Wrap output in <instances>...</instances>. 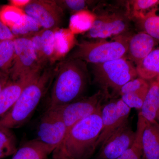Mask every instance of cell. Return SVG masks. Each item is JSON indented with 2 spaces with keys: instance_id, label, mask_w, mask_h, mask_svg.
Returning a JSON list of instances; mask_svg holds the SVG:
<instances>
[{
  "instance_id": "obj_4",
  "label": "cell",
  "mask_w": 159,
  "mask_h": 159,
  "mask_svg": "<svg viewBox=\"0 0 159 159\" xmlns=\"http://www.w3.org/2000/svg\"><path fill=\"white\" fill-rule=\"evenodd\" d=\"M93 11L95 20L86 34L89 38L104 39L130 34L132 18L129 4H97Z\"/></svg>"
},
{
  "instance_id": "obj_32",
  "label": "cell",
  "mask_w": 159,
  "mask_h": 159,
  "mask_svg": "<svg viewBox=\"0 0 159 159\" xmlns=\"http://www.w3.org/2000/svg\"><path fill=\"white\" fill-rule=\"evenodd\" d=\"M156 79L158 83L159 84V76H158V77H157V78H156Z\"/></svg>"
},
{
  "instance_id": "obj_20",
  "label": "cell",
  "mask_w": 159,
  "mask_h": 159,
  "mask_svg": "<svg viewBox=\"0 0 159 159\" xmlns=\"http://www.w3.org/2000/svg\"><path fill=\"white\" fill-rule=\"evenodd\" d=\"M41 27L37 22L26 14L10 28L16 37H29L40 31Z\"/></svg>"
},
{
  "instance_id": "obj_26",
  "label": "cell",
  "mask_w": 159,
  "mask_h": 159,
  "mask_svg": "<svg viewBox=\"0 0 159 159\" xmlns=\"http://www.w3.org/2000/svg\"><path fill=\"white\" fill-rule=\"evenodd\" d=\"M55 2L63 11L67 10L73 13L79 12L90 7L93 9L97 3V1L86 0H55Z\"/></svg>"
},
{
  "instance_id": "obj_23",
  "label": "cell",
  "mask_w": 159,
  "mask_h": 159,
  "mask_svg": "<svg viewBox=\"0 0 159 159\" xmlns=\"http://www.w3.org/2000/svg\"><path fill=\"white\" fill-rule=\"evenodd\" d=\"M15 57L13 40H6L0 43V70L9 74Z\"/></svg>"
},
{
  "instance_id": "obj_3",
  "label": "cell",
  "mask_w": 159,
  "mask_h": 159,
  "mask_svg": "<svg viewBox=\"0 0 159 159\" xmlns=\"http://www.w3.org/2000/svg\"><path fill=\"white\" fill-rule=\"evenodd\" d=\"M55 74V66L43 69L25 88L11 109L0 119V127L17 128L28 122L52 85Z\"/></svg>"
},
{
  "instance_id": "obj_5",
  "label": "cell",
  "mask_w": 159,
  "mask_h": 159,
  "mask_svg": "<svg viewBox=\"0 0 159 159\" xmlns=\"http://www.w3.org/2000/svg\"><path fill=\"white\" fill-rule=\"evenodd\" d=\"M93 73L106 99L119 96L122 87L138 77L136 66L126 57L94 64Z\"/></svg>"
},
{
  "instance_id": "obj_21",
  "label": "cell",
  "mask_w": 159,
  "mask_h": 159,
  "mask_svg": "<svg viewBox=\"0 0 159 159\" xmlns=\"http://www.w3.org/2000/svg\"><path fill=\"white\" fill-rule=\"evenodd\" d=\"M42 48L46 65L56 59L55 31L51 29L41 31Z\"/></svg>"
},
{
  "instance_id": "obj_22",
  "label": "cell",
  "mask_w": 159,
  "mask_h": 159,
  "mask_svg": "<svg viewBox=\"0 0 159 159\" xmlns=\"http://www.w3.org/2000/svg\"><path fill=\"white\" fill-rule=\"evenodd\" d=\"M17 150L16 138L11 129L0 127V159L13 155Z\"/></svg>"
},
{
  "instance_id": "obj_6",
  "label": "cell",
  "mask_w": 159,
  "mask_h": 159,
  "mask_svg": "<svg viewBox=\"0 0 159 159\" xmlns=\"http://www.w3.org/2000/svg\"><path fill=\"white\" fill-rule=\"evenodd\" d=\"M130 36L121 35L110 41H84L76 46L67 58L81 60L94 65L126 57Z\"/></svg>"
},
{
  "instance_id": "obj_27",
  "label": "cell",
  "mask_w": 159,
  "mask_h": 159,
  "mask_svg": "<svg viewBox=\"0 0 159 159\" xmlns=\"http://www.w3.org/2000/svg\"><path fill=\"white\" fill-rule=\"evenodd\" d=\"M24 14L23 10L19 8L11 6H5L0 11V20L10 28Z\"/></svg>"
},
{
  "instance_id": "obj_28",
  "label": "cell",
  "mask_w": 159,
  "mask_h": 159,
  "mask_svg": "<svg viewBox=\"0 0 159 159\" xmlns=\"http://www.w3.org/2000/svg\"><path fill=\"white\" fill-rule=\"evenodd\" d=\"M131 6L132 11L131 12V17L139 18L143 16V11L148 9H153L154 7L159 4L158 0H135L129 2Z\"/></svg>"
},
{
  "instance_id": "obj_7",
  "label": "cell",
  "mask_w": 159,
  "mask_h": 159,
  "mask_svg": "<svg viewBox=\"0 0 159 159\" xmlns=\"http://www.w3.org/2000/svg\"><path fill=\"white\" fill-rule=\"evenodd\" d=\"M104 100L105 96L100 90L90 97H83L65 105L47 109L53 110L59 115L68 131L77 122L96 112L101 108Z\"/></svg>"
},
{
  "instance_id": "obj_9",
  "label": "cell",
  "mask_w": 159,
  "mask_h": 159,
  "mask_svg": "<svg viewBox=\"0 0 159 159\" xmlns=\"http://www.w3.org/2000/svg\"><path fill=\"white\" fill-rule=\"evenodd\" d=\"M13 41L15 57L9 73L11 80H16L33 71L44 69L39 63L30 38L18 37Z\"/></svg>"
},
{
  "instance_id": "obj_31",
  "label": "cell",
  "mask_w": 159,
  "mask_h": 159,
  "mask_svg": "<svg viewBox=\"0 0 159 159\" xmlns=\"http://www.w3.org/2000/svg\"><path fill=\"white\" fill-rule=\"evenodd\" d=\"M30 1L31 0H11L9 2L11 6L18 8L21 7L24 9L30 2Z\"/></svg>"
},
{
  "instance_id": "obj_25",
  "label": "cell",
  "mask_w": 159,
  "mask_h": 159,
  "mask_svg": "<svg viewBox=\"0 0 159 159\" xmlns=\"http://www.w3.org/2000/svg\"><path fill=\"white\" fill-rule=\"evenodd\" d=\"M157 9L153 8L139 20L140 25L144 31L156 40L159 41V15L157 14Z\"/></svg>"
},
{
  "instance_id": "obj_2",
  "label": "cell",
  "mask_w": 159,
  "mask_h": 159,
  "mask_svg": "<svg viewBox=\"0 0 159 159\" xmlns=\"http://www.w3.org/2000/svg\"><path fill=\"white\" fill-rule=\"evenodd\" d=\"M102 107V106H101ZM101 107L75 124L52 152V159H89L97 148L102 128Z\"/></svg>"
},
{
  "instance_id": "obj_14",
  "label": "cell",
  "mask_w": 159,
  "mask_h": 159,
  "mask_svg": "<svg viewBox=\"0 0 159 159\" xmlns=\"http://www.w3.org/2000/svg\"><path fill=\"white\" fill-rule=\"evenodd\" d=\"M149 83L137 77L124 84L120 90L119 96L129 108L141 110L148 93Z\"/></svg>"
},
{
  "instance_id": "obj_16",
  "label": "cell",
  "mask_w": 159,
  "mask_h": 159,
  "mask_svg": "<svg viewBox=\"0 0 159 159\" xmlns=\"http://www.w3.org/2000/svg\"><path fill=\"white\" fill-rule=\"evenodd\" d=\"M142 145L143 159H159V123L144 119Z\"/></svg>"
},
{
  "instance_id": "obj_24",
  "label": "cell",
  "mask_w": 159,
  "mask_h": 159,
  "mask_svg": "<svg viewBox=\"0 0 159 159\" xmlns=\"http://www.w3.org/2000/svg\"><path fill=\"white\" fill-rule=\"evenodd\" d=\"M144 119L139 114L136 137L132 145L117 159H143L142 134Z\"/></svg>"
},
{
  "instance_id": "obj_10",
  "label": "cell",
  "mask_w": 159,
  "mask_h": 159,
  "mask_svg": "<svg viewBox=\"0 0 159 159\" xmlns=\"http://www.w3.org/2000/svg\"><path fill=\"white\" fill-rule=\"evenodd\" d=\"M23 10L43 29L54 30L58 28L64 16L63 9L52 0H31Z\"/></svg>"
},
{
  "instance_id": "obj_1",
  "label": "cell",
  "mask_w": 159,
  "mask_h": 159,
  "mask_svg": "<svg viewBox=\"0 0 159 159\" xmlns=\"http://www.w3.org/2000/svg\"><path fill=\"white\" fill-rule=\"evenodd\" d=\"M89 81L87 63L66 58L55 66L48 109H53L83 98Z\"/></svg>"
},
{
  "instance_id": "obj_18",
  "label": "cell",
  "mask_w": 159,
  "mask_h": 159,
  "mask_svg": "<svg viewBox=\"0 0 159 159\" xmlns=\"http://www.w3.org/2000/svg\"><path fill=\"white\" fill-rule=\"evenodd\" d=\"M53 150L37 139L26 142L18 149L11 159H48Z\"/></svg>"
},
{
  "instance_id": "obj_19",
  "label": "cell",
  "mask_w": 159,
  "mask_h": 159,
  "mask_svg": "<svg viewBox=\"0 0 159 159\" xmlns=\"http://www.w3.org/2000/svg\"><path fill=\"white\" fill-rule=\"evenodd\" d=\"M138 77L151 80L159 76V48L154 49L136 66Z\"/></svg>"
},
{
  "instance_id": "obj_30",
  "label": "cell",
  "mask_w": 159,
  "mask_h": 159,
  "mask_svg": "<svg viewBox=\"0 0 159 159\" xmlns=\"http://www.w3.org/2000/svg\"><path fill=\"white\" fill-rule=\"evenodd\" d=\"M9 74H6L0 70V95L3 89L6 86L8 81H9Z\"/></svg>"
},
{
  "instance_id": "obj_33",
  "label": "cell",
  "mask_w": 159,
  "mask_h": 159,
  "mask_svg": "<svg viewBox=\"0 0 159 159\" xmlns=\"http://www.w3.org/2000/svg\"><path fill=\"white\" fill-rule=\"evenodd\" d=\"M1 41H0V43H1Z\"/></svg>"
},
{
  "instance_id": "obj_13",
  "label": "cell",
  "mask_w": 159,
  "mask_h": 159,
  "mask_svg": "<svg viewBox=\"0 0 159 159\" xmlns=\"http://www.w3.org/2000/svg\"><path fill=\"white\" fill-rule=\"evenodd\" d=\"M43 70L33 71L16 80L9 79L0 95V119L11 109L25 88Z\"/></svg>"
},
{
  "instance_id": "obj_8",
  "label": "cell",
  "mask_w": 159,
  "mask_h": 159,
  "mask_svg": "<svg viewBox=\"0 0 159 159\" xmlns=\"http://www.w3.org/2000/svg\"><path fill=\"white\" fill-rule=\"evenodd\" d=\"M131 108L121 98H113L102 103L101 109L102 131L97 142V147L101 146L110 135L128 121Z\"/></svg>"
},
{
  "instance_id": "obj_11",
  "label": "cell",
  "mask_w": 159,
  "mask_h": 159,
  "mask_svg": "<svg viewBox=\"0 0 159 159\" xmlns=\"http://www.w3.org/2000/svg\"><path fill=\"white\" fill-rule=\"evenodd\" d=\"M67 132L66 126L59 115L53 110L47 109L40 120L35 139L54 151L64 140Z\"/></svg>"
},
{
  "instance_id": "obj_15",
  "label": "cell",
  "mask_w": 159,
  "mask_h": 159,
  "mask_svg": "<svg viewBox=\"0 0 159 159\" xmlns=\"http://www.w3.org/2000/svg\"><path fill=\"white\" fill-rule=\"evenodd\" d=\"M157 41L143 31L131 35L126 58L137 66L153 51Z\"/></svg>"
},
{
  "instance_id": "obj_12",
  "label": "cell",
  "mask_w": 159,
  "mask_h": 159,
  "mask_svg": "<svg viewBox=\"0 0 159 159\" xmlns=\"http://www.w3.org/2000/svg\"><path fill=\"white\" fill-rule=\"evenodd\" d=\"M135 137V132L128 120L103 142L96 159H118L132 145Z\"/></svg>"
},
{
  "instance_id": "obj_17",
  "label": "cell",
  "mask_w": 159,
  "mask_h": 159,
  "mask_svg": "<svg viewBox=\"0 0 159 159\" xmlns=\"http://www.w3.org/2000/svg\"><path fill=\"white\" fill-rule=\"evenodd\" d=\"M139 114L149 122L159 123V84L156 80L149 83V89Z\"/></svg>"
},
{
  "instance_id": "obj_29",
  "label": "cell",
  "mask_w": 159,
  "mask_h": 159,
  "mask_svg": "<svg viewBox=\"0 0 159 159\" xmlns=\"http://www.w3.org/2000/svg\"><path fill=\"white\" fill-rule=\"evenodd\" d=\"M16 38L11 29L0 20V41L14 40Z\"/></svg>"
}]
</instances>
